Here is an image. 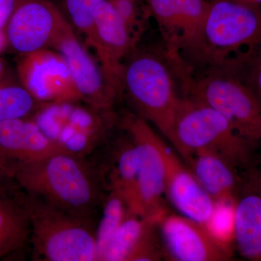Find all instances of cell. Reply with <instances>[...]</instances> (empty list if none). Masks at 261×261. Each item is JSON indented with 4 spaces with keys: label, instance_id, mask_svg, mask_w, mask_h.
<instances>
[{
    "label": "cell",
    "instance_id": "obj_1",
    "mask_svg": "<svg viewBox=\"0 0 261 261\" xmlns=\"http://www.w3.org/2000/svg\"><path fill=\"white\" fill-rule=\"evenodd\" d=\"M187 68L182 57L169 54L163 45L142 47L140 44L122 64V95L128 98L135 114L153 124L168 140L184 97Z\"/></svg>",
    "mask_w": 261,
    "mask_h": 261
},
{
    "label": "cell",
    "instance_id": "obj_2",
    "mask_svg": "<svg viewBox=\"0 0 261 261\" xmlns=\"http://www.w3.org/2000/svg\"><path fill=\"white\" fill-rule=\"evenodd\" d=\"M11 179L29 197L86 219L102 198L100 175L84 157L63 151L20 166Z\"/></svg>",
    "mask_w": 261,
    "mask_h": 261
},
{
    "label": "cell",
    "instance_id": "obj_3",
    "mask_svg": "<svg viewBox=\"0 0 261 261\" xmlns=\"http://www.w3.org/2000/svg\"><path fill=\"white\" fill-rule=\"evenodd\" d=\"M260 56L261 6L234 0L211 1L202 47L192 66L217 67L241 76Z\"/></svg>",
    "mask_w": 261,
    "mask_h": 261
},
{
    "label": "cell",
    "instance_id": "obj_4",
    "mask_svg": "<svg viewBox=\"0 0 261 261\" xmlns=\"http://www.w3.org/2000/svg\"><path fill=\"white\" fill-rule=\"evenodd\" d=\"M169 142L183 160L205 151L242 171L255 157V143L240 135L212 108L188 97H182L178 103Z\"/></svg>",
    "mask_w": 261,
    "mask_h": 261
},
{
    "label": "cell",
    "instance_id": "obj_5",
    "mask_svg": "<svg viewBox=\"0 0 261 261\" xmlns=\"http://www.w3.org/2000/svg\"><path fill=\"white\" fill-rule=\"evenodd\" d=\"M23 200L30 222L33 260H97L96 231L89 219L68 214L28 195Z\"/></svg>",
    "mask_w": 261,
    "mask_h": 261
},
{
    "label": "cell",
    "instance_id": "obj_6",
    "mask_svg": "<svg viewBox=\"0 0 261 261\" xmlns=\"http://www.w3.org/2000/svg\"><path fill=\"white\" fill-rule=\"evenodd\" d=\"M183 90L184 97L212 108L247 140L261 142L260 104L238 75L217 67L191 66Z\"/></svg>",
    "mask_w": 261,
    "mask_h": 261
},
{
    "label": "cell",
    "instance_id": "obj_7",
    "mask_svg": "<svg viewBox=\"0 0 261 261\" xmlns=\"http://www.w3.org/2000/svg\"><path fill=\"white\" fill-rule=\"evenodd\" d=\"M169 54L193 65L198 58L210 0H145Z\"/></svg>",
    "mask_w": 261,
    "mask_h": 261
},
{
    "label": "cell",
    "instance_id": "obj_8",
    "mask_svg": "<svg viewBox=\"0 0 261 261\" xmlns=\"http://www.w3.org/2000/svg\"><path fill=\"white\" fill-rule=\"evenodd\" d=\"M122 129L132 139L139 161L138 200L141 216H149L167 211L163 205L166 168L162 139L149 123L135 113H126L118 119Z\"/></svg>",
    "mask_w": 261,
    "mask_h": 261
},
{
    "label": "cell",
    "instance_id": "obj_9",
    "mask_svg": "<svg viewBox=\"0 0 261 261\" xmlns=\"http://www.w3.org/2000/svg\"><path fill=\"white\" fill-rule=\"evenodd\" d=\"M67 23L51 0H15L4 29L6 49L18 56L51 48Z\"/></svg>",
    "mask_w": 261,
    "mask_h": 261
},
{
    "label": "cell",
    "instance_id": "obj_10",
    "mask_svg": "<svg viewBox=\"0 0 261 261\" xmlns=\"http://www.w3.org/2000/svg\"><path fill=\"white\" fill-rule=\"evenodd\" d=\"M51 48L66 61L81 100L99 111H112L121 94L108 80L102 65L98 64L80 42L68 22Z\"/></svg>",
    "mask_w": 261,
    "mask_h": 261
},
{
    "label": "cell",
    "instance_id": "obj_11",
    "mask_svg": "<svg viewBox=\"0 0 261 261\" xmlns=\"http://www.w3.org/2000/svg\"><path fill=\"white\" fill-rule=\"evenodd\" d=\"M15 74L39 102L82 101L66 61L53 48L18 56Z\"/></svg>",
    "mask_w": 261,
    "mask_h": 261
},
{
    "label": "cell",
    "instance_id": "obj_12",
    "mask_svg": "<svg viewBox=\"0 0 261 261\" xmlns=\"http://www.w3.org/2000/svg\"><path fill=\"white\" fill-rule=\"evenodd\" d=\"M163 257L173 261H222L231 251L218 243L205 225L182 215L163 216L159 224Z\"/></svg>",
    "mask_w": 261,
    "mask_h": 261
},
{
    "label": "cell",
    "instance_id": "obj_13",
    "mask_svg": "<svg viewBox=\"0 0 261 261\" xmlns=\"http://www.w3.org/2000/svg\"><path fill=\"white\" fill-rule=\"evenodd\" d=\"M243 171L234 197L235 243L242 256L261 260V160L255 157Z\"/></svg>",
    "mask_w": 261,
    "mask_h": 261
},
{
    "label": "cell",
    "instance_id": "obj_14",
    "mask_svg": "<svg viewBox=\"0 0 261 261\" xmlns=\"http://www.w3.org/2000/svg\"><path fill=\"white\" fill-rule=\"evenodd\" d=\"M161 150L166 168L165 195L180 215L205 224L214 212L216 201L163 141Z\"/></svg>",
    "mask_w": 261,
    "mask_h": 261
},
{
    "label": "cell",
    "instance_id": "obj_15",
    "mask_svg": "<svg viewBox=\"0 0 261 261\" xmlns=\"http://www.w3.org/2000/svg\"><path fill=\"white\" fill-rule=\"evenodd\" d=\"M62 151L32 118L0 123V172L10 179L20 166Z\"/></svg>",
    "mask_w": 261,
    "mask_h": 261
},
{
    "label": "cell",
    "instance_id": "obj_16",
    "mask_svg": "<svg viewBox=\"0 0 261 261\" xmlns=\"http://www.w3.org/2000/svg\"><path fill=\"white\" fill-rule=\"evenodd\" d=\"M98 61L113 87L122 96V64L137 44L109 0L99 5L94 20Z\"/></svg>",
    "mask_w": 261,
    "mask_h": 261
},
{
    "label": "cell",
    "instance_id": "obj_17",
    "mask_svg": "<svg viewBox=\"0 0 261 261\" xmlns=\"http://www.w3.org/2000/svg\"><path fill=\"white\" fill-rule=\"evenodd\" d=\"M185 164L216 202L234 201L240 181L238 170L216 154L197 151Z\"/></svg>",
    "mask_w": 261,
    "mask_h": 261
},
{
    "label": "cell",
    "instance_id": "obj_18",
    "mask_svg": "<svg viewBox=\"0 0 261 261\" xmlns=\"http://www.w3.org/2000/svg\"><path fill=\"white\" fill-rule=\"evenodd\" d=\"M112 160L108 178L110 191L121 195L132 214L142 216L138 200V155L128 134L118 141Z\"/></svg>",
    "mask_w": 261,
    "mask_h": 261
},
{
    "label": "cell",
    "instance_id": "obj_19",
    "mask_svg": "<svg viewBox=\"0 0 261 261\" xmlns=\"http://www.w3.org/2000/svg\"><path fill=\"white\" fill-rule=\"evenodd\" d=\"M167 213L145 217L130 214L113 235L99 260L130 261L144 242L157 231L160 221Z\"/></svg>",
    "mask_w": 261,
    "mask_h": 261
},
{
    "label": "cell",
    "instance_id": "obj_20",
    "mask_svg": "<svg viewBox=\"0 0 261 261\" xmlns=\"http://www.w3.org/2000/svg\"><path fill=\"white\" fill-rule=\"evenodd\" d=\"M30 240V222L23 197L0 198V258L23 250Z\"/></svg>",
    "mask_w": 261,
    "mask_h": 261
},
{
    "label": "cell",
    "instance_id": "obj_21",
    "mask_svg": "<svg viewBox=\"0 0 261 261\" xmlns=\"http://www.w3.org/2000/svg\"><path fill=\"white\" fill-rule=\"evenodd\" d=\"M42 105L18 82L17 76L0 85V123L31 118Z\"/></svg>",
    "mask_w": 261,
    "mask_h": 261
},
{
    "label": "cell",
    "instance_id": "obj_22",
    "mask_svg": "<svg viewBox=\"0 0 261 261\" xmlns=\"http://www.w3.org/2000/svg\"><path fill=\"white\" fill-rule=\"evenodd\" d=\"M106 0H58V7L74 31L80 33L92 49H95L94 20L99 5Z\"/></svg>",
    "mask_w": 261,
    "mask_h": 261
},
{
    "label": "cell",
    "instance_id": "obj_23",
    "mask_svg": "<svg viewBox=\"0 0 261 261\" xmlns=\"http://www.w3.org/2000/svg\"><path fill=\"white\" fill-rule=\"evenodd\" d=\"M132 214L124 198L116 192L110 191L105 200L102 218L96 230L97 260L122 223Z\"/></svg>",
    "mask_w": 261,
    "mask_h": 261
},
{
    "label": "cell",
    "instance_id": "obj_24",
    "mask_svg": "<svg viewBox=\"0 0 261 261\" xmlns=\"http://www.w3.org/2000/svg\"><path fill=\"white\" fill-rule=\"evenodd\" d=\"M137 45L149 29L152 15L145 0H109Z\"/></svg>",
    "mask_w": 261,
    "mask_h": 261
},
{
    "label": "cell",
    "instance_id": "obj_25",
    "mask_svg": "<svg viewBox=\"0 0 261 261\" xmlns=\"http://www.w3.org/2000/svg\"><path fill=\"white\" fill-rule=\"evenodd\" d=\"M204 225L218 243L230 250L231 243H235L234 201L216 202L214 212Z\"/></svg>",
    "mask_w": 261,
    "mask_h": 261
},
{
    "label": "cell",
    "instance_id": "obj_26",
    "mask_svg": "<svg viewBox=\"0 0 261 261\" xmlns=\"http://www.w3.org/2000/svg\"><path fill=\"white\" fill-rule=\"evenodd\" d=\"M240 78L250 89L261 107V56L245 70Z\"/></svg>",
    "mask_w": 261,
    "mask_h": 261
},
{
    "label": "cell",
    "instance_id": "obj_27",
    "mask_svg": "<svg viewBox=\"0 0 261 261\" xmlns=\"http://www.w3.org/2000/svg\"><path fill=\"white\" fill-rule=\"evenodd\" d=\"M14 3L15 0H0V32H4Z\"/></svg>",
    "mask_w": 261,
    "mask_h": 261
},
{
    "label": "cell",
    "instance_id": "obj_28",
    "mask_svg": "<svg viewBox=\"0 0 261 261\" xmlns=\"http://www.w3.org/2000/svg\"><path fill=\"white\" fill-rule=\"evenodd\" d=\"M16 77L10 70L9 65L0 57V85Z\"/></svg>",
    "mask_w": 261,
    "mask_h": 261
},
{
    "label": "cell",
    "instance_id": "obj_29",
    "mask_svg": "<svg viewBox=\"0 0 261 261\" xmlns=\"http://www.w3.org/2000/svg\"><path fill=\"white\" fill-rule=\"evenodd\" d=\"M10 180L11 179L0 172V198L13 196L8 184Z\"/></svg>",
    "mask_w": 261,
    "mask_h": 261
},
{
    "label": "cell",
    "instance_id": "obj_30",
    "mask_svg": "<svg viewBox=\"0 0 261 261\" xmlns=\"http://www.w3.org/2000/svg\"><path fill=\"white\" fill-rule=\"evenodd\" d=\"M5 49H6V41H5L4 32H0V53Z\"/></svg>",
    "mask_w": 261,
    "mask_h": 261
},
{
    "label": "cell",
    "instance_id": "obj_31",
    "mask_svg": "<svg viewBox=\"0 0 261 261\" xmlns=\"http://www.w3.org/2000/svg\"><path fill=\"white\" fill-rule=\"evenodd\" d=\"M234 1L245 3V4L256 5V6H261V0H234Z\"/></svg>",
    "mask_w": 261,
    "mask_h": 261
}]
</instances>
